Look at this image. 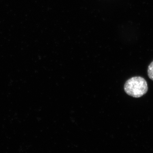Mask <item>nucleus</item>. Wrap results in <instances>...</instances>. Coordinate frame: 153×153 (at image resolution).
<instances>
[{
  "label": "nucleus",
  "mask_w": 153,
  "mask_h": 153,
  "mask_svg": "<svg viewBox=\"0 0 153 153\" xmlns=\"http://www.w3.org/2000/svg\"><path fill=\"white\" fill-rule=\"evenodd\" d=\"M124 90L128 95L135 98H139L147 92V82L141 76H134L126 82Z\"/></svg>",
  "instance_id": "f257e3e1"
},
{
  "label": "nucleus",
  "mask_w": 153,
  "mask_h": 153,
  "mask_svg": "<svg viewBox=\"0 0 153 153\" xmlns=\"http://www.w3.org/2000/svg\"><path fill=\"white\" fill-rule=\"evenodd\" d=\"M148 76L153 81V61L149 65L148 68Z\"/></svg>",
  "instance_id": "f03ea898"
}]
</instances>
